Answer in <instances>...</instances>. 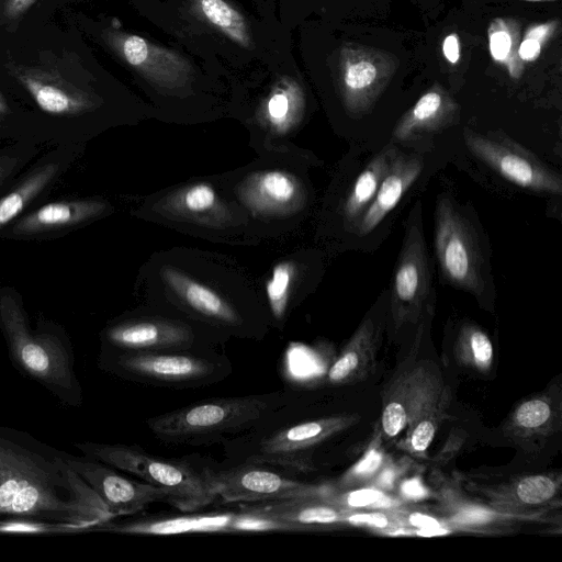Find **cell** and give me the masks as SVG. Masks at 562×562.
I'll return each instance as SVG.
<instances>
[{
    "instance_id": "cell-1",
    "label": "cell",
    "mask_w": 562,
    "mask_h": 562,
    "mask_svg": "<svg viewBox=\"0 0 562 562\" xmlns=\"http://www.w3.org/2000/svg\"><path fill=\"white\" fill-rule=\"evenodd\" d=\"M136 289L143 305L220 334L259 338L270 325L259 282L220 252L192 247L156 251L140 266Z\"/></svg>"
},
{
    "instance_id": "cell-2",
    "label": "cell",
    "mask_w": 562,
    "mask_h": 562,
    "mask_svg": "<svg viewBox=\"0 0 562 562\" xmlns=\"http://www.w3.org/2000/svg\"><path fill=\"white\" fill-rule=\"evenodd\" d=\"M311 162V155L295 146L257 154L246 165L220 173L261 243L288 240L310 214L314 203L307 175Z\"/></svg>"
},
{
    "instance_id": "cell-3",
    "label": "cell",
    "mask_w": 562,
    "mask_h": 562,
    "mask_svg": "<svg viewBox=\"0 0 562 562\" xmlns=\"http://www.w3.org/2000/svg\"><path fill=\"white\" fill-rule=\"evenodd\" d=\"M132 213L140 221L210 243L246 247L261 244L220 173L159 189L142 198Z\"/></svg>"
},
{
    "instance_id": "cell-4",
    "label": "cell",
    "mask_w": 562,
    "mask_h": 562,
    "mask_svg": "<svg viewBox=\"0 0 562 562\" xmlns=\"http://www.w3.org/2000/svg\"><path fill=\"white\" fill-rule=\"evenodd\" d=\"M290 391L214 397L146 419L151 434L170 445L209 446L254 428L291 398Z\"/></svg>"
},
{
    "instance_id": "cell-5",
    "label": "cell",
    "mask_w": 562,
    "mask_h": 562,
    "mask_svg": "<svg viewBox=\"0 0 562 562\" xmlns=\"http://www.w3.org/2000/svg\"><path fill=\"white\" fill-rule=\"evenodd\" d=\"M450 393L439 372L420 363L401 372L384 395L381 430L386 439L406 431L405 446L424 452L432 441L449 405Z\"/></svg>"
},
{
    "instance_id": "cell-6",
    "label": "cell",
    "mask_w": 562,
    "mask_h": 562,
    "mask_svg": "<svg viewBox=\"0 0 562 562\" xmlns=\"http://www.w3.org/2000/svg\"><path fill=\"white\" fill-rule=\"evenodd\" d=\"M59 479L56 464L0 438V515H53L74 528H85L76 502L58 496Z\"/></svg>"
},
{
    "instance_id": "cell-7",
    "label": "cell",
    "mask_w": 562,
    "mask_h": 562,
    "mask_svg": "<svg viewBox=\"0 0 562 562\" xmlns=\"http://www.w3.org/2000/svg\"><path fill=\"white\" fill-rule=\"evenodd\" d=\"M79 448L91 458L162 490L167 503L183 512L201 509L217 499L204 465L155 456L138 446L85 443Z\"/></svg>"
},
{
    "instance_id": "cell-8",
    "label": "cell",
    "mask_w": 562,
    "mask_h": 562,
    "mask_svg": "<svg viewBox=\"0 0 562 562\" xmlns=\"http://www.w3.org/2000/svg\"><path fill=\"white\" fill-rule=\"evenodd\" d=\"M435 252L440 272L449 284L476 297L484 294L483 256L474 229L447 194L436 201Z\"/></svg>"
},
{
    "instance_id": "cell-9",
    "label": "cell",
    "mask_w": 562,
    "mask_h": 562,
    "mask_svg": "<svg viewBox=\"0 0 562 562\" xmlns=\"http://www.w3.org/2000/svg\"><path fill=\"white\" fill-rule=\"evenodd\" d=\"M307 112V99L302 85L288 75L280 76L266 94L246 115L249 146L257 153L288 150L302 128Z\"/></svg>"
},
{
    "instance_id": "cell-10",
    "label": "cell",
    "mask_w": 562,
    "mask_h": 562,
    "mask_svg": "<svg viewBox=\"0 0 562 562\" xmlns=\"http://www.w3.org/2000/svg\"><path fill=\"white\" fill-rule=\"evenodd\" d=\"M431 269L424 232L420 202L411 211L395 265L390 308L395 328L416 323L430 307Z\"/></svg>"
},
{
    "instance_id": "cell-11",
    "label": "cell",
    "mask_w": 562,
    "mask_h": 562,
    "mask_svg": "<svg viewBox=\"0 0 562 562\" xmlns=\"http://www.w3.org/2000/svg\"><path fill=\"white\" fill-rule=\"evenodd\" d=\"M205 474L217 498L225 503L255 504L299 497L319 496L327 492L321 485L295 480L276 468L258 463L204 465Z\"/></svg>"
},
{
    "instance_id": "cell-12",
    "label": "cell",
    "mask_w": 562,
    "mask_h": 562,
    "mask_svg": "<svg viewBox=\"0 0 562 562\" xmlns=\"http://www.w3.org/2000/svg\"><path fill=\"white\" fill-rule=\"evenodd\" d=\"M216 331L165 311L142 305L108 330V339L125 352L191 350Z\"/></svg>"
},
{
    "instance_id": "cell-13",
    "label": "cell",
    "mask_w": 562,
    "mask_h": 562,
    "mask_svg": "<svg viewBox=\"0 0 562 562\" xmlns=\"http://www.w3.org/2000/svg\"><path fill=\"white\" fill-rule=\"evenodd\" d=\"M398 66V58L390 52L357 43L344 44L338 54L337 87L346 112L361 116L370 111Z\"/></svg>"
},
{
    "instance_id": "cell-14",
    "label": "cell",
    "mask_w": 562,
    "mask_h": 562,
    "mask_svg": "<svg viewBox=\"0 0 562 562\" xmlns=\"http://www.w3.org/2000/svg\"><path fill=\"white\" fill-rule=\"evenodd\" d=\"M464 142L476 158L507 181L536 192L561 194L560 175L503 133L483 135L467 128Z\"/></svg>"
},
{
    "instance_id": "cell-15",
    "label": "cell",
    "mask_w": 562,
    "mask_h": 562,
    "mask_svg": "<svg viewBox=\"0 0 562 562\" xmlns=\"http://www.w3.org/2000/svg\"><path fill=\"white\" fill-rule=\"evenodd\" d=\"M114 44L122 58L159 95L186 100L193 95L194 69L179 53L135 34H115Z\"/></svg>"
},
{
    "instance_id": "cell-16",
    "label": "cell",
    "mask_w": 562,
    "mask_h": 562,
    "mask_svg": "<svg viewBox=\"0 0 562 562\" xmlns=\"http://www.w3.org/2000/svg\"><path fill=\"white\" fill-rule=\"evenodd\" d=\"M321 269L322 258L314 249H295L272 262L259 282L271 325L284 327L292 312L316 285Z\"/></svg>"
},
{
    "instance_id": "cell-17",
    "label": "cell",
    "mask_w": 562,
    "mask_h": 562,
    "mask_svg": "<svg viewBox=\"0 0 562 562\" xmlns=\"http://www.w3.org/2000/svg\"><path fill=\"white\" fill-rule=\"evenodd\" d=\"M119 367L145 382L192 385L215 375L217 366L211 359L190 350L124 352Z\"/></svg>"
},
{
    "instance_id": "cell-18",
    "label": "cell",
    "mask_w": 562,
    "mask_h": 562,
    "mask_svg": "<svg viewBox=\"0 0 562 562\" xmlns=\"http://www.w3.org/2000/svg\"><path fill=\"white\" fill-rule=\"evenodd\" d=\"M64 461L97 492L114 518L142 512L151 503L168 502L162 490L128 479L103 462Z\"/></svg>"
},
{
    "instance_id": "cell-19",
    "label": "cell",
    "mask_w": 562,
    "mask_h": 562,
    "mask_svg": "<svg viewBox=\"0 0 562 562\" xmlns=\"http://www.w3.org/2000/svg\"><path fill=\"white\" fill-rule=\"evenodd\" d=\"M7 328L13 356L26 372L54 386H72L70 359L60 345L30 336L16 319L7 321Z\"/></svg>"
},
{
    "instance_id": "cell-20",
    "label": "cell",
    "mask_w": 562,
    "mask_h": 562,
    "mask_svg": "<svg viewBox=\"0 0 562 562\" xmlns=\"http://www.w3.org/2000/svg\"><path fill=\"white\" fill-rule=\"evenodd\" d=\"M424 161L420 156L397 151L372 203L355 224V232L360 236L371 233L397 205L422 173Z\"/></svg>"
},
{
    "instance_id": "cell-21",
    "label": "cell",
    "mask_w": 562,
    "mask_h": 562,
    "mask_svg": "<svg viewBox=\"0 0 562 562\" xmlns=\"http://www.w3.org/2000/svg\"><path fill=\"white\" fill-rule=\"evenodd\" d=\"M459 110L451 94L435 83L402 115L394 127L393 139L408 142L423 134L438 132L456 122Z\"/></svg>"
},
{
    "instance_id": "cell-22",
    "label": "cell",
    "mask_w": 562,
    "mask_h": 562,
    "mask_svg": "<svg viewBox=\"0 0 562 562\" xmlns=\"http://www.w3.org/2000/svg\"><path fill=\"white\" fill-rule=\"evenodd\" d=\"M240 508L310 529L342 520L337 505L319 496H307L277 502L243 504Z\"/></svg>"
},
{
    "instance_id": "cell-23",
    "label": "cell",
    "mask_w": 562,
    "mask_h": 562,
    "mask_svg": "<svg viewBox=\"0 0 562 562\" xmlns=\"http://www.w3.org/2000/svg\"><path fill=\"white\" fill-rule=\"evenodd\" d=\"M228 513L153 517L111 525L109 531L133 535L169 536L187 532H225Z\"/></svg>"
},
{
    "instance_id": "cell-24",
    "label": "cell",
    "mask_w": 562,
    "mask_h": 562,
    "mask_svg": "<svg viewBox=\"0 0 562 562\" xmlns=\"http://www.w3.org/2000/svg\"><path fill=\"white\" fill-rule=\"evenodd\" d=\"M380 328L371 318L358 327L339 357L329 368L331 384H346L362 378L369 370L376 348Z\"/></svg>"
},
{
    "instance_id": "cell-25",
    "label": "cell",
    "mask_w": 562,
    "mask_h": 562,
    "mask_svg": "<svg viewBox=\"0 0 562 562\" xmlns=\"http://www.w3.org/2000/svg\"><path fill=\"white\" fill-rule=\"evenodd\" d=\"M397 151L394 146L383 148L357 177L339 206L346 227H353L370 206Z\"/></svg>"
},
{
    "instance_id": "cell-26",
    "label": "cell",
    "mask_w": 562,
    "mask_h": 562,
    "mask_svg": "<svg viewBox=\"0 0 562 562\" xmlns=\"http://www.w3.org/2000/svg\"><path fill=\"white\" fill-rule=\"evenodd\" d=\"M553 401L546 395H536L520 402L510 413L505 430L519 440L546 437L554 424Z\"/></svg>"
},
{
    "instance_id": "cell-27",
    "label": "cell",
    "mask_w": 562,
    "mask_h": 562,
    "mask_svg": "<svg viewBox=\"0 0 562 562\" xmlns=\"http://www.w3.org/2000/svg\"><path fill=\"white\" fill-rule=\"evenodd\" d=\"M521 36V23L510 16L495 18L487 27L491 57L515 80L519 79L525 70V63L518 56Z\"/></svg>"
},
{
    "instance_id": "cell-28",
    "label": "cell",
    "mask_w": 562,
    "mask_h": 562,
    "mask_svg": "<svg viewBox=\"0 0 562 562\" xmlns=\"http://www.w3.org/2000/svg\"><path fill=\"white\" fill-rule=\"evenodd\" d=\"M193 12L244 48H252V35L244 15L226 0H192Z\"/></svg>"
},
{
    "instance_id": "cell-29",
    "label": "cell",
    "mask_w": 562,
    "mask_h": 562,
    "mask_svg": "<svg viewBox=\"0 0 562 562\" xmlns=\"http://www.w3.org/2000/svg\"><path fill=\"white\" fill-rule=\"evenodd\" d=\"M55 462L61 479L72 491L85 527L102 525L114 518L102 498L77 472L64 460L56 459Z\"/></svg>"
},
{
    "instance_id": "cell-30",
    "label": "cell",
    "mask_w": 562,
    "mask_h": 562,
    "mask_svg": "<svg viewBox=\"0 0 562 562\" xmlns=\"http://www.w3.org/2000/svg\"><path fill=\"white\" fill-rule=\"evenodd\" d=\"M457 355L463 362L483 372L492 366L493 345L480 327L465 325L457 340Z\"/></svg>"
},
{
    "instance_id": "cell-31",
    "label": "cell",
    "mask_w": 562,
    "mask_h": 562,
    "mask_svg": "<svg viewBox=\"0 0 562 562\" xmlns=\"http://www.w3.org/2000/svg\"><path fill=\"white\" fill-rule=\"evenodd\" d=\"M304 527L273 519L243 508L228 513L225 532L245 531H302Z\"/></svg>"
},
{
    "instance_id": "cell-32",
    "label": "cell",
    "mask_w": 562,
    "mask_h": 562,
    "mask_svg": "<svg viewBox=\"0 0 562 562\" xmlns=\"http://www.w3.org/2000/svg\"><path fill=\"white\" fill-rule=\"evenodd\" d=\"M559 484L553 477L538 474L519 480L513 487V498L522 505L536 506L551 501Z\"/></svg>"
},
{
    "instance_id": "cell-33",
    "label": "cell",
    "mask_w": 562,
    "mask_h": 562,
    "mask_svg": "<svg viewBox=\"0 0 562 562\" xmlns=\"http://www.w3.org/2000/svg\"><path fill=\"white\" fill-rule=\"evenodd\" d=\"M558 20H549L542 23L530 25L524 36L518 48L519 58L526 63H532L538 59L544 45L554 36L559 29Z\"/></svg>"
},
{
    "instance_id": "cell-34",
    "label": "cell",
    "mask_w": 562,
    "mask_h": 562,
    "mask_svg": "<svg viewBox=\"0 0 562 562\" xmlns=\"http://www.w3.org/2000/svg\"><path fill=\"white\" fill-rule=\"evenodd\" d=\"M30 89L38 105L50 113H61L69 108L68 97L60 90L50 86H41L38 83H30Z\"/></svg>"
},
{
    "instance_id": "cell-35",
    "label": "cell",
    "mask_w": 562,
    "mask_h": 562,
    "mask_svg": "<svg viewBox=\"0 0 562 562\" xmlns=\"http://www.w3.org/2000/svg\"><path fill=\"white\" fill-rule=\"evenodd\" d=\"M63 526H54L30 520H10L0 522V532L44 533L60 531Z\"/></svg>"
},
{
    "instance_id": "cell-36",
    "label": "cell",
    "mask_w": 562,
    "mask_h": 562,
    "mask_svg": "<svg viewBox=\"0 0 562 562\" xmlns=\"http://www.w3.org/2000/svg\"><path fill=\"white\" fill-rule=\"evenodd\" d=\"M70 218V207L60 203L45 205L36 213V221L45 225L66 223Z\"/></svg>"
},
{
    "instance_id": "cell-37",
    "label": "cell",
    "mask_w": 562,
    "mask_h": 562,
    "mask_svg": "<svg viewBox=\"0 0 562 562\" xmlns=\"http://www.w3.org/2000/svg\"><path fill=\"white\" fill-rule=\"evenodd\" d=\"M385 499L380 491L373 488H361L353 491L346 497V503L351 507H364L381 503Z\"/></svg>"
},
{
    "instance_id": "cell-38",
    "label": "cell",
    "mask_w": 562,
    "mask_h": 562,
    "mask_svg": "<svg viewBox=\"0 0 562 562\" xmlns=\"http://www.w3.org/2000/svg\"><path fill=\"white\" fill-rule=\"evenodd\" d=\"M382 462V454L375 450H370L351 470V476L364 477L375 472Z\"/></svg>"
},
{
    "instance_id": "cell-39",
    "label": "cell",
    "mask_w": 562,
    "mask_h": 562,
    "mask_svg": "<svg viewBox=\"0 0 562 562\" xmlns=\"http://www.w3.org/2000/svg\"><path fill=\"white\" fill-rule=\"evenodd\" d=\"M24 196L13 192L0 201V224L12 220L23 207Z\"/></svg>"
},
{
    "instance_id": "cell-40",
    "label": "cell",
    "mask_w": 562,
    "mask_h": 562,
    "mask_svg": "<svg viewBox=\"0 0 562 562\" xmlns=\"http://www.w3.org/2000/svg\"><path fill=\"white\" fill-rule=\"evenodd\" d=\"M409 521L412 525L418 527L422 529V533L424 535H439L443 533L445 531L441 529L440 524L432 517L415 513L411 515Z\"/></svg>"
},
{
    "instance_id": "cell-41",
    "label": "cell",
    "mask_w": 562,
    "mask_h": 562,
    "mask_svg": "<svg viewBox=\"0 0 562 562\" xmlns=\"http://www.w3.org/2000/svg\"><path fill=\"white\" fill-rule=\"evenodd\" d=\"M353 524H364L375 528H385L389 524L387 517L382 513L355 514L347 517Z\"/></svg>"
},
{
    "instance_id": "cell-42",
    "label": "cell",
    "mask_w": 562,
    "mask_h": 562,
    "mask_svg": "<svg viewBox=\"0 0 562 562\" xmlns=\"http://www.w3.org/2000/svg\"><path fill=\"white\" fill-rule=\"evenodd\" d=\"M401 492L408 499H422L428 495V491L417 477L403 482Z\"/></svg>"
},
{
    "instance_id": "cell-43",
    "label": "cell",
    "mask_w": 562,
    "mask_h": 562,
    "mask_svg": "<svg viewBox=\"0 0 562 562\" xmlns=\"http://www.w3.org/2000/svg\"><path fill=\"white\" fill-rule=\"evenodd\" d=\"M442 54L451 64H457L460 59V41L457 34H449L442 42Z\"/></svg>"
},
{
    "instance_id": "cell-44",
    "label": "cell",
    "mask_w": 562,
    "mask_h": 562,
    "mask_svg": "<svg viewBox=\"0 0 562 562\" xmlns=\"http://www.w3.org/2000/svg\"><path fill=\"white\" fill-rule=\"evenodd\" d=\"M491 513L484 509H469L458 516V520L462 524H479L490 519Z\"/></svg>"
},
{
    "instance_id": "cell-45",
    "label": "cell",
    "mask_w": 562,
    "mask_h": 562,
    "mask_svg": "<svg viewBox=\"0 0 562 562\" xmlns=\"http://www.w3.org/2000/svg\"><path fill=\"white\" fill-rule=\"evenodd\" d=\"M379 485L383 487H390L394 482V472L392 470H385L381 473L378 479Z\"/></svg>"
},
{
    "instance_id": "cell-46",
    "label": "cell",
    "mask_w": 562,
    "mask_h": 562,
    "mask_svg": "<svg viewBox=\"0 0 562 562\" xmlns=\"http://www.w3.org/2000/svg\"><path fill=\"white\" fill-rule=\"evenodd\" d=\"M519 1H526V2H544V1H557V0H519Z\"/></svg>"
},
{
    "instance_id": "cell-47",
    "label": "cell",
    "mask_w": 562,
    "mask_h": 562,
    "mask_svg": "<svg viewBox=\"0 0 562 562\" xmlns=\"http://www.w3.org/2000/svg\"><path fill=\"white\" fill-rule=\"evenodd\" d=\"M16 1L20 2V3H26V2H29L31 0H16Z\"/></svg>"
}]
</instances>
